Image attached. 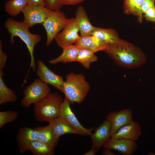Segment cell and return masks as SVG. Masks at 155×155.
I'll list each match as a JSON object with an SVG mask.
<instances>
[{
    "instance_id": "1",
    "label": "cell",
    "mask_w": 155,
    "mask_h": 155,
    "mask_svg": "<svg viewBox=\"0 0 155 155\" xmlns=\"http://www.w3.org/2000/svg\"><path fill=\"white\" fill-rule=\"evenodd\" d=\"M105 51L117 63L127 67H137L146 61L145 54L139 48L120 38L109 44Z\"/></svg>"
},
{
    "instance_id": "2",
    "label": "cell",
    "mask_w": 155,
    "mask_h": 155,
    "mask_svg": "<svg viewBox=\"0 0 155 155\" xmlns=\"http://www.w3.org/2000/svg\"><path fill=\"white\" fill-rule=\"evenodd\" d=\"M5 27L10 34V43L13 44L14 38L18 36L25 43L30 56V63L29 68L35 71L36 68L34 56V48L36 45L41 40V36L30 32L29 28L23 22L17 21L11 18L7 19L5 23Z\"/></svg>"
},
{
    "instance_id": "3",
    "label": "cell",
    "mask_w": 155,
    "mask_h": 155,
    "mask_svg": "<svg viewBox=\"0 0 155 155\" xmlns=\"http://www.w3.org/2000/svg\"><path fill=\"white\" fill-rule=\"evenodd\" d=\"M63 92L71 103L80 104L84 100L90 89V86L82 74L70 73L65 77Z\"/></svg>"
},
{
    "instance_id": "4",
    "label": "cell",
    "mask_w": 155,
    "mask_h": 155,
    "mask_svg": "<svg viewBox=\"0 0 155 155\" xmlns=\"http://www.w3.org/2000/svg\"><path fill=\"white\" fill-rule=\"evenodd\" d=\"M63 100L57 93L50 92L43 99L34 104V115L36 119L41 122L49 123L58 117Z\"/></svg>"
},
{
    "instance_id": "5",
    "label": "cell",
    "mask_w": 155,
    "mask_h": 155,
    "mask_svg": "<svg viewBox=\"0 0 155 155\" xmlns=\"http://www.w3.org/2000/svg\"><path fill=\"white\" fill-rule=\"evenodd\" d=\"M68 20L65 13L60 10L51 11L42 24L46 32V46H49L59 32L64 29Z\"/></svg>"
},
{
    "instance_id": "6",
    "label": "cell",
    "mask_w": 155,
    "mask_h": 155,
    "mask_svg": "<svg viewBox=\"0 0 155 155\" xmlns=\"http://www.w3.org/2000/svg\"><path fill=\"white\" fill-rule=\"evenodd\" d=\"M50 92V89L47 84L37 78L24 90L21 104L23 107H28L43 99Z\"/></svg>"
},
{
    "instance_id": "7",
    "label": "cell",
    "mask_w": 155,
    "mask_h": 155,
    "mask_svg": "<svg viewBox=\"0 0 155 155\" xmlns=\"http://www.w3.org/2000/svg\"><path fill=\"white\" fill-rule=\"evenodd\" d=\"M79 28L75 18L69 19L63 30L59 33L54 39L57 45L63 49L67 46L73 44L80 38Z\"/></svg>"
},
{
    "instance_id": "8",
    "label": "cell",
    "mask_w": 155,
    "mask_h": 155,
    "mask_svg": "<svg viewBox=\"0 0 155 155\" xmlns=\"http://www.w3.org/2000/svg\"><path fill=\"white\" fill-rule=\"evenodd\" d=\"M51 11L46 7L28 4L22 12L24 16L22 22L29 28L35 24H42Z\"/></svg>"
},
{
    "instance_id": "9",
    "label": "cell",
    "mask_w": 155,
    "mask_h": 155,
    "mask_svg": "<svg viewBox=\"0 0 155 155\" xmlns=\"http://www.w3.org/2000/svg\"><path fill=\"white\" fill-rule=\"evenodd\" d=\"M70 103L68 100L65 98L60 107L59 117L66 121L79 134L84 136H90L94 129V127L86 129L84 127L72 111Z\"/></svg>"
},
{
    "instance_id": "10",
    "label": "cell",
    "mask_w": 155,
    "mask_h": 155,
    "mask_svg": "<svg viewBox=\"0 0 155 155\" xmlns=\"http://www.w3.org/2000/svg\"><path fill=\"white\" fill-rule=\"evenodd\" d=\"M36 74L44 83L50 84L63 92V79L62 76L55 73L41 60L37 61Z\"/></svg>"
},
{
    "instance_id": "11",
    "label": "cell",
    "mask_w": 155,
    "mask_h": 155,
    "mask_svg": "<svg viewBox=\"0 0 155 155\" xmlns=\"http://www.w3.org/2000/svg\"><path fill=\"white\" fill-rule=\"evenodd\" d=\"M106 119L111 123V137L121 127L134 121L131 110L127 108L111 112L106 116Z\"/></svg>"
},
{
    "instance_id": "12",
    "label": "cell",
    "mask_w": 155,
    "mask_h": 155,
    "mask_svg": "<svg viewBox=\"0 0 155 155\" xmlns=\"http://www.w3.org/2000/svg\"><path fill=\"white\" fill-rule=\"evenodd\" d=\"M40 129V127L32 129L25 127L20 129L17 135L16 140L21 154L28 151L30 144L38 139Z\"/></svg>"
},
{
    "instance_id": "13",
    "label": "cell",
    "mask_w": 155,
    "mask_h": 155,
    "mask_svg": "<svg viewBox=\"0 0 155 155\" xmlns=\"http://www.w3.org/2000/svg\"><path fill=\"white\" fill-rule=\"evenodd\" d=\"M111 126L110 121L106 119L90 135L92 141V148L97 152L111 137Z\"/></svg>"
},
{
    "instance_id": "14",
    "label": "cell",
    "mask_w": 155,
    "mask_h": 155,
    "mask_svg": "<svg viewBox=\"0 0 155 155\" xmlns=\"http://www.w3.org/2000/svg\"><path fill=\"white\" fill-rule=\"evenodd\" d=\"M111 150L118 151L123 155H131L137 150L135 141L123 138L111 137L103 146Z\"/></svg>"
},
{
    "instance_id": "15",
    "label": "cell",
    "mask_w": 155,
    "mask_h": 155,
    "mask_svg": "<svg viewBox=\"0 0 155 155\" xmlns=\"http://www.w3.org/2000/svg\"><path fill=\"white\" fill-rule=\"evenodd\" d=\"M74 44L90 50L94 53L100 51H106L109 44L93 35L81 36L74 43Z\"/></svg>"
},
{
    "instance_id": "16",
    "label": "cell",
    "mask_w": 155,
    "mask_h": 155,
    "mask_svg": "<svg viewBox=\"0 0 155 155\" xmlns=\"http://www.w3.org/2000/svg\"><path fill=\"white\" fill-rule=\"evenodd\" d=\"M141 133V126L137 123H133L119 128L111 137L123 138L136 141Z\"/></svg>"
},
{
    "instance_id": "17",
    "label": "cell",
    "mask_w": 155,
    "mask_h": 155,
    "mask_svg": "<svg viewBox=\"0 0 155 155\" xmlns=\"http://www.w3.org/2000/svg\"><path fill=\"white\" fill-rule=\"evenodd\" d=\"M75 19L77 22L81 36L91 35L95 27L90 23L84 7L80 6L75 12Z\"/></svg>"
},
{
    "instance_id": "18",
    "label": "cell",
    "mask_w": 155,
    "mask_h": 155,
    "mask_svg": "<svg viewBox=\"0 0 155 155\" xmlns=\"http://www.w3.org/2000/svg\"><path fill=\"white\" fill-rule=\"evenodd\" d=\"M82 49L75 44L67 46L62 49L63 52L59 56L49 62L51 64H55L60 62L65 63L76 61L79 51Z\"/></svg>"
},
{
    "instance_id": "19",
    "label": "cell",
    "mask_w": 155,
    "mask_h": 155,
    "mask_svg": "<svg viewBox=\"0 0 155 155\" xmlns=\"http://www.w3.org/2000/svg\"><path fill=\"white\" fill-rule=\"evenodd\" d=\"M53 131L58 137L65 134H78V133L62 118L59 117L49 123Z\"/></svg>"
},
{
    "instance_id": "20",
    "label": "cell",
    "mask_w": 155,
    "mask_h": 155,
    "mask_svg": "<svg viewBox=\"0 0 155 155\" xmlns=\"http://www.w3.org/2000/svg\"><path fill=\"white\" fill-rule=\"evenodd\" d=\"M144 0H124L123 9L125 13L137 16L138 21L142 22V7Z\"/></svg>"
},
{
    "instance_id": "21",
    "label": "cell",
    "mask_w": 155,
    "mask_h": 155,
    "mask_svg": "<svg viewBox=\"0 0 155 155\" xmlns=\"http://www.w3.org/2000/svg\"><path fill=\"white\" fill-rule=\"evenodd\" d=\"M92 35L109 44L114 43L120 39L118 33L112 28L95 27Z\"/></svg>"
},
{
    "instance_id": "22",
    "label": "cell",
    "mask_w": 155,
    "mask_h": 155,
    "mask_svg": "<svg viewBox=\"0 0 155 155\" xmlns=\"http://www.w3.org/2000/svg\"><path fill=\"white\" fill-rule=\"evenodd\" d=\"M53 147L38 139L33 141L30 144L28 151L34 155H53Z\"/></svg>"
},
{
    "instance_id": "23",
    "label": "cell",
    "mask_w": 155,
    "mask_h": 155,
    "mask_svg": "<svg viewBox=\"0 0 155 155\" xmlns=\"http://www.w3.org/2000/svg\"><path fill=\"white\" fill-rule=\"evenodd\" d=\"M3 75L2 70H0V104H1L9 102H14L17 100L15 92L5 84L2 78Z\"/></svg>"
},
{
    "instance_id": "24",
    "label": "cell",
    "mask_w": 155,
    "mask_h": 155,
    "mask_svg": "<svg viewBox=\"0 0 155 155\" xmlns=\"http://www.w3.org/2000/svg\"><path fill=\"white\" fill-rule=\"evenodd\" d=\"M38 139L55 148L58 144L59 138L54 134L49 124L46 126L40 127Z\"/></svg>"
},
{
    "instance_id": "25",
    "label": "cell",
    "mask_w": 155,
    "mask_h": 155,
    "mask_svg": "<svg viewBox=\"0 0 155 155\" xmlns=\"http://www.w3.org/2000/svg\"><path fill=\"white\" fill-rule=\"evenodd\" d=\"M28 4L27 0H9L6 2L4 9L9 15L16 16L22 12Z\"/></svg>"
},
{
    "instance_id": "26",
    "label": "cell",
    "mask_w": 155,
    "mask_h": 155,
    "mask_svg": "<svg viewBox=\"0 0 155 155\" xmlns=\"http://www.w3.org/2000/svg\"><path fill=\"white\" fill-rule=\"evenodd\" d=\"M92 51L85 49H81L79 52L76 61L80 63L84 67L89 69L90 64L98 61V57Z\"/></svg>"
},
{
    "instance_id": "27",
    "label": "cell",
    "mask_w": 155,
    "mask_h": 155,
    "mask_svg": "<svg viewBox=\"0 0 155 155\" xmlns=\"http://www.w3.org/2000/svg\"><path fill=\"white\" fill-rule=\"evenodd\" d=\"M19 115L15 111H8L0 112V128L7 123L15 120Z\"/></svg>"
},
{
    "instance_id": "28",
    "label": "cell",
    "mask_w": 155,
    "mask_h": 155,
    "mask_svg": "<svg viewBox=\"0 0 155 155\" xmlns=\"http://www.w3.org/2000/svg\"><path fill=\"white\" fill-rule=\"evenodd\" d=\"M46 7L51 11L60 10L63 6L59 0H45Z\"/></svg>"
},
{
    "instance_id": "29",
    "label": "cell",
    "mask_w": 155,
    "mask_h": 155,
    "mask_svg": "<svg viewBox=\"0 0 155 155\" xmlns=\"http://www.w3.org/2000/svg\"><path fill=\"white\" fill-rule=\"evenodd\" d=\"M144 14L146 20L155 23V7L148 8Z\"/></svg>"
},
{
    "instance_id": "30",
    "label": "cell",
    "mask_w": 155,
    "mask_h": 155,
    "mask_svg": "<svg viewBox=\"0 0 155 155\" xmlns=\"http://www.w3.org/2000/svg\"><path fill=\"white\" fill-rule=\"evenodd\" d=\"M2 41L0 40V70H2L6 65L7 56L3 51Z\"/></svg>"
},
{
    "instance_id": "31",
    "label": "cell",
    "mask_w": 155,
    "mask_h": 155,
    "mask_svg": "<svg viewBox=\"0 0 155 155\" xmlns=\"http://www.w3.org/2000/svg\"><path fill=\"white\" fill-rule=\"evenodd\" d=\"M155 0H144L142 9L143 13L149 8L155 7Z\"/></svg>"
},
{
    "instance_id": "32",
    "label": "cell",
    "mask_w": 155,
    "mask_h": 155,
    "mask_svg": "<svg viewBox=\"0 0 155 155\" xmlns=\"http://www.w3.org/2000/svg\"><path fill=\"white\" fill-rule=\"evenodd\" d=\"M61 5H73L80 3L86 0H59Z\"/></svg>"
},
{
    "instance_id": "33",
    "label": "cell",
    "mask_w": 155,
    "mask_h": 155,
    "mask_svg": "<svg viewBox=\"0 0 155 155\" xmlns=\"http://www.w3.org/2000/svg\"><path fill=\"white\" fill-rule=\"evenodd\" d=\"M27 0L28 3V4L35 5L44 7H46V6L45 0Z\"/></svg>"
},
{
    "instance_id": "34",
    "label": "cell",
    "mask_w": 155,
    "mask_h": 155,
    "mask_svg": "<svg viewBox=\"0 0 155 155\" xmlns=\"http://www.w3.org/2000/svg\"><path fill=\"white\" fill-rule=\"evenodd\" d=\"M111 150L107 148H105L102 154L103 155H115L111 152Z\"/></svg>"
},
{
    "instance_id": "35",
    "label": "cell",
    "mask_w": 155,
    "mask_h": 155,
    "mask_svg": "<svg viewBox=\"0 0 155 155\" xmlns=\"http://www.w3.org/2000/svg\"><path fill=\"white\" fill-rule=\"evenodd\" d=\"M97 152V151L95 149L92 148L90 150L84 153L83 155H94L96 154Z\"/></svg>"
},
{
    "instance_id": "36",
    "label": "cell",
    "mask_w": 155,
    "mask_h": 155,
    "mask_svg": "<svg viewBox=\"0 0 155 155\" xmlns=\"http://www.w3.org/2000/svg\"></svg>"
}]
</instances>
